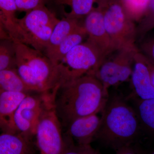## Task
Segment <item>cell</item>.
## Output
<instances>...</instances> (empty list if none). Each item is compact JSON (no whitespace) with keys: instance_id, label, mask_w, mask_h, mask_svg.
Masks as SVG:
<instances>
[{"instance_id":"cell-17","label":"cell","mask_w":154,"mask_h":154,"mask_svg":"<svg viewBox=\"0 0 154 154\" xmlns=\"http://www.w3.org/2000/svg\"><path fill=\"white\" fill-rule=\"evenodd\" d=\"M87 36L85 29L81 25L67 36L55 49L45 55L57 66L74 47L83 42Z\"/></svg>"},{"instance_id":"cell-20","label":"cell","mask_w":154,"mask_h":154,"mask_svg":"<svg viewBox=\"0 0 154 154\" xmlns=\"http://www.w3.org/2000/svg\"><path fill=\"white\" fill-rule=\"evenodd\" d=\"M65 17L79 19L85 17L96 5L95 0H54Z\"/></svg>"},{"instance_id":"cell-5","label":"cell","mask_w":154,"mask_h":154,"mask_svg":"<svg viewBox=\"0 0 154 154\" xmlns=\"http://www.w3.org/2000/svg\"><path fill=\"white\" fill-rule=\"evenodd\" d=\"M57 91L54 89L48 94L36 128L35 136L40 154H61L66 144L62 132V126L56 110L55 98Z\"/></svg>"},{"instance_id":"cell-3","label":"cell","mask_w":154,"mask_h":154,"mask_svg":"<svg viewBox=\"0 0 154 154\" xmlns=\"http://www.w3.org/2000/svg\"><path fill=\"white\" fill-rule=\"evenodd\" d=\"M13 42L16 68L32 92L45 93L63 85L57 66L43 52L20 42Z\"/></svg>"},{"instance_id":"cell-9","label":"cell","mask_w":154,"mask_h":154,"mask_svg":"<svg viewBox=\"0 0 154 154\" xmlns=\"http://www.w3.org/2000/svg\"><path fill=\"white\" fill-rule=\"evenodd\" d=\"M110 59H105L94 76L105 89L127 81L132 74L134 57L138 50L118 51Z\"/></svg>"},{"instance_id":"cell-29","label":"cell","mask_w":154,"mask_h":154,"mask_svg":"<svg viewBox=\"0 0 154 154\" xmlns=\"http://www.w3.org/2000/svg\"><path fill=\"white\" fill-rule=\"evenodd\" d=\"M80 146L82 148L83 154H102L95 149L93 148L91 146V145Z\"/></svg>"},{"instance_id":"cell-19","label":"cell","mask_w":154,"mask_h":154,"mask_svg":"<svg viewBox=\"0 0 154 154\" xmlns=\"http://www.w3.org/2000/svg\"><path fill=\"white\" fill-rule=\"evenodd\" d=\"M0 92L30 94L32 91L19 75L17 68H11L0 71Z\"/></svg>"},{"instance_id":"cell-28","label":"cell","mask_w":154,"mask_h":154,"mask_svg":"<svg viewBox=\"0 0 154 154\" xmlns=\"http://www.w3.org/2000/svg\"><path fill=\"white\" fill-rule=\"evenodd\" d=\"M145 60L148 69L151 82L152 85L154 87V63L149 60L146 56Z\"/></svg>"},{"instance_id":"cell-14","label":"cell","mask_w":154,"mask_h":154,"mask_svg":"<svg viewBox=\"0 0 154 154\" xmlns=\"http://www.w3.org/2000/svg\"><path fill=\"white\" fill-rule=\"evenodd\" d=\"M18 11L15 0H0V13L3 27L13 41L26 44L25 37L16 17Z\"/></svg>"},{"instance_id":"cell-18","label":"cell","mask_w":154,"mask_h":154,"mask_svg":"<svg viewBox=\"0 0 154 154\" xmlns=\"http://www.w3.org/2000/svg\"><path fill=\"white\" fill-rule=\"evenodd\" d=\"M78 19L65 17L56 25L43 53L48 54L57 47L67 36L80 26Z\"/></svg>"},{"instance_id":"cell-30","label":"cell","mask_w":154,"mask_h":154,"mask_svg":"<svg viewBox=\"0 0 154 154\" xmlns=\"http://www.w3.org/2000/svg\"><path fill=\"white\" fill-rule=\"evenodd\" d=\"M11 38L5 28L0 25V39Z\"/></svg>"},{"instance_id":"cell-23","label":"cell","mask_w":154,"mask_h":154,"mask_svg":"<svg viewBox=\"0 0 154 154\" xmlns=\"http://www.w3.org/2000/svg\"><path fill=\"white\" fill-rule=\"evenodd\" d=\"M137 27V33L140 36H144L154 28V0H151L145 14Z\"/></svg>"},{"instance_id":"cell-21","label":"cell","mask_w":154,"mask_h":154,"mask_svg":"<svg viewBox=\"0 0 154 154\" xmlns=\"http://www.w3.org/2000/svg\"><path fill=\"white\" fill-rule=\"evenodd\" d=\"M16 68L14 42L11 38L0 39V71Z\"/></svg>"},{"instance_id":"cell-25","label":"cell","mask_w":154,"mask_h":154,"mask_svg":"<svg viewBox=\"0 0 154 154\" xmlns=\"http://www.w3.org/2000/svg\"><path fill=\"white\" fill-rule=\"evenodd\" d=\"M65 139L66 144L61 154H83L81 147L75 145L74 142L71 138L66 136Z\"/></svg>"},{"instance_id":"cell-10","label":"cell","mask_w":154,"mask_h":154,"mask_svg":"<svg viewBox=\"0 0 154 154\" xmlns=\"http://www.w3.org/2000/svg\"><path fill=\"white\" fill-rule=\"evenodd\" d=\"M85 17L83 26L88 35L87 40L99 51L103 63L115 51L105 28L102 11L96 5Z\"/></svg>"},{"instance_id":"cell-26","label":"cell","mask_w":154,"mask_h":154,"mask_svg":"<svg viewBox=\"0 0 154 154\" xmlns=\"http://www.w3.org/2000/svg\"><path fill=\"white\" fill-rule=\"evenodd\" d=\"M141 48L146 54V57L154 63V37L143 42Z\"/></svg>"},{"instance_id":"cell-8","label":"cell","mask_w":154,"mask_h":154,"mask_svg":"<svg viewBox=\"0 0 154 154\" xmlns=\"http://www.w3.org/2000/svg\"><path fill=\"white\" fill-rule=\"evenodd\" d=\"M49 92L37 95L29 94L22 100L14 117V126L17 134L30 141L35 136L37 125Z\"/></svg>"},{"instance_id":"cell-11","label":"cell","mask_w":154,"mask_h":154,"mask_svg":"<svg viewBox=\"0 0 154 154\" xmlns=\"http://www.w3.org/2000/svg\"><path fill=\"white\" fill-rule=\"evenodd\" d=\"M101 122L97 114L80 117L72 122L67 127L66 136L79 146L91 145L95 140Z\"/></svg>"},{"instance_id":"cell-33","label":"cell","mask_w":154,"mask_h":154,"mask_svg":"<svg viewBox=\"0 0 154 154\" xmlns=\"http://www.w3.org/2000/svg\"><path fill=\"white\" fill-rule=\"evenodd\" d=\"M151 154H154V152H153Z\"/></svg>"},{"instance_id":"cell-6","label":"cell","mask_w":154,"mask_h":154,"mask_svg":"<svg viewBox=\"0 0 154 154\" xmlns=\"http://www.w3.org/2000/svg\"><path fill=\"white\" fill-rule=\"evenodd\" d=\"M59 20L54 13L43 5L26 12L18 21L26 44L43 53Z\"/></svg>"},{"instance_id":"cell-34","label":"cell","mask_w":154,"mask_h":154,"mask_svg":"<svg viewBox=\"0 0 154 154\" xmlns=\"http://www.w3.org/2000/svg\"><path fill=\"white\" fill-rule=\"evenodd\" d=\"M0 131H1V130H0Z\"/></svg>"},{"instance_id":"cell-13","label":"cell","mask_w":154,"mask_h":154,"mask_svg":"<svg viewBox=\"0 0 154 154\" xmlns=\"http://www.w3.org/2000/svg\"><path fill=\"white\" fill-rule=\"evenodd\" d=\"M28 94L0 92V130L17 133L14 125V114L20 103Z\"/></svg>"},{"instance_id":"cell-1","label":"cell","mask_w":154,"mask_h":154,"mask_svg":"<svg viewBox=\"0 0 154 154\" xmlns=\"http://www.w3.org/2000/svg\"><path fill=\"white\" fill-rule=\"evenodd\" d=\"M109 96L108 90L95 76L86 75L59 88L56 110L62 128L77 119L101 113Z\"/></svg>"},{"instance_id":"cell-12","label":"cell","mask_w":154,"mask_h":154,"mask_svg":"<svg viewBox=\"0 0 154 154\" xmlns=\"http://www.w3.org/2000/svg\"><path fill=\"white\" fill-rule=\"evenodd\" d=\"M131 76L136 96L142 99H154V87L151 82L145 56L139 52L134 56Z\"/></svg>"},{"instance_id":"cell-15","label":"cell","mask_w":154,"mask_h":154,"mask_svg":"<svg viewBox=\"0 0 154 154\" xmlns=\"http://www.w3.org/2000/svg\"><path fill=\"white\" fill-rule=\"evenodd\" d=\"M127 99L131 102L142 131L154 136V99H142L132 95Z\"/></svg>"},{"instance_id":"cell-24","label":"cell","mask_w":154,"mask_h":154,"mask_svg":"<svg viewBox=\"0 0 154 154\" xmlns=\"http://www.w3.org/2000/svg\"><path fill=\"white\" fill-rule=\"evenodd\" d=\"M18 11L27 12L30 10L45 5L47 0H15Z\"/></svg>"},{"instance_id":"cell-31","label":"cell","mask_w":154,"mask_h":154,"mask_svg":"<svg viewBox=\"0 0 154 154\" xmlns=\"http://www.w3.org/2000/svg\"><path fill=\"white\" fill-rule=\"evenodd\" d=\"M0 25H2V26L3 27L2 21V16H1V13H0Z\"/></svg>"},{"instance_id":"cell-4","label":"cell","mask_w":154,"mask_h":154,"mask_svg":"<svg viewBox=\"0 0 154 154\" xmlns=\"http://www.w3.org/2000/svg\"><path fill=\"white\" fill-rule=\"evenodd\" d=\"M103 14L105 28L115 51L138 50L137 27L127 14L121 0H101L96 3Z\"/></svg>"},{"instance_id":"cell-27","label":"cell","mask_w":154,"mask_h":154,"mask_svg":"<svg viewBox=\"0 0 154 154\" xmlns=\"http://www.w3.org/2000/svg\"><path fill=\"white\" fill-rule=\"evenodd\" d=\"M116 154H144L136 143L124 146L116 150Z\"/></svg>"},{"instance_id":"cell-7","label":"cell","mask_w":154,"mask_h":154,"mask_svg":"<svg viewBox=\"0 0 154 154\" xmlns=\"http://www.w3.org/2000/svg\"><path fill=\"white\" fill-rule=\"evenodd\" d=\"M102 63L99 51L86 40L74 47L57 66L66 83L85 75L94 76Z\"/></svg>"},{"instance_id":"cell-16","label":"cell","mask_w":154,"mask_h":154,"mask_svg":"<svg viewBox=\"0 0 154 154\" xmlns=\"http://www.w3.org/2000/svg\"><path fill=\"white\" fill-rule=\"evenodd\" d=\"M0 154H33L31 141L19 134L1 131Z\"/></svg>"},{"instance_id":"cell-32","label":"cell","mask_w":154,"mask_h":154,"mask_svg":"<svg viewBox=\"0 0 154 154\" xmlns=\"http://www.w3.org/2000/svg\"><path fill=\"white\" fill-rule=\"evenodd\" d=\"M101 1V0H95V1H96V3L98 2H99V1Z\"/></svg>"},{"instance_id":"cell-22","label":"cell","mask_w":154,"mask_h":154,"mask_svg":"<svg viewBox=\"0 0 154 154\" xmlns=\"http://www.w3.org/2000/svg\"><path fill=\"white\" fill-rule=\"evenodd\" d=\"M151 0H121L125 10L130 19L139 22L143 17Z\"/></svg>"},{"instance_id":"cell-2","label":"cell","mask_w":154,"mask_h":154,"mask_svg":"<svg viewBox=\"0 0 154 154\" xmlns=\"http://www.w3.org/2000/svg\"><path fill=\"white\" fill-rule=\"evenodd\" d=\"M101 113L95 140L115 151L136 143L142 131L134 108L127 98L116 93L109 94Z\"/></svg>"}]
</instances>
